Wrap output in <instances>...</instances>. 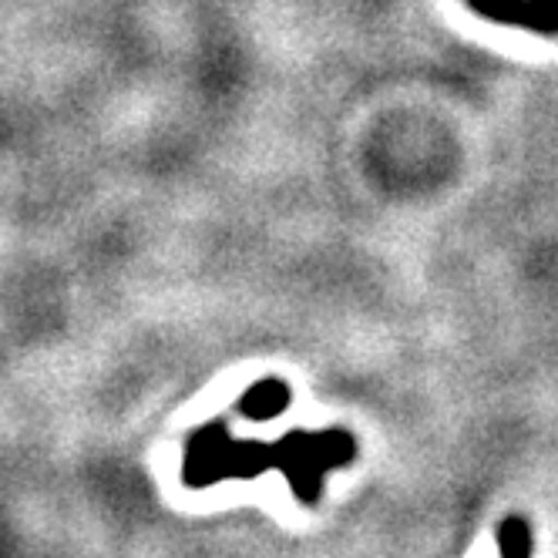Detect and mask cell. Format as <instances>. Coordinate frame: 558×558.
Returning a JSON list of instances; mask_svg holds the SVG:
<instances>
[{"instance_id": "obj_1", "label": "cell", "mask_w": 558, "mask_h": 558, "mask_svg": "<svg viewBox=\"0 0 558 558\" xmlns=\"http://www.w3.org/2000/svg\"><path fill=\"white\" fill-rule=\"evenodd\" d=\"M276 468V451L263 441H229L216 461V482L222 477H256Z\"/></svg>"}, {"instance_id": "obj_2", "label": "cell", "mask_w": 558, "mask_h": 558, "mask_svg": "<svg viewBox=\"0 0 558 558\" xmlns=\"http://www.w3.org/2000/svg\"><path fill=\"white\" fill-rule=\"evenodd\" d=\"M290 404V390L287 384H279V380H263L256 384L246 397H243V404H239V411H243L246 417L253 421H269L276 417L279 411H283Z\"/></svg>"}, {"instance_id": "obj_3", "label": "cell", "mask_w": 558, "mask_h": 558, "mask_svg": "<svg viewBox=\"0 0 558 558\" xmlns=\"http://www.w3.org/2000/svg\"><path fill=\"white\" fill-rule=\"evenodd\" d=\"M498 548H501V558H529L532 555V529L525 518H505L498 525Z\"/></svg>"}]
</instances>
